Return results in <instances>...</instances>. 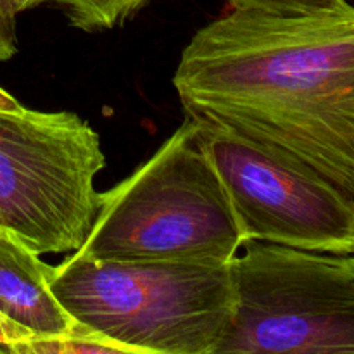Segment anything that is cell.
I'll return each mask as SVG.
<instances>
[{
	"mask_svg": "<svg viewBox=\"0 0 354 354\" xmlns=\"http://www.w3.org/2000/svg\"><path fill=\"white\" fill-rule=\"evenodd\" d=\"M173 86L187 118L306 162L354 197V10H232L190 38Z\"/></svg>",
	"mask_w": 354,
	"mask_h": 354,
	"instance_id": "cell-1",
	"label": "cell"
},
{
	"mask_svg": "<svg viewBox=\"0 0 354 354\" xmlns=\"http://www.w3.org/2000/svg\"><path fill=\"white\" fill-rule=\"evenodd\" d=\"M223 183L182 127L128 178L97 194L90 234L73 254L90 259L230 265L244 245Z\"/></svg>",
	"mask_w": 354,
	"mask_h": 354,
	"instance_id": "cell-2",
	"label": "cell"
},
{
	"mask_svg": "<svg viewBox=\"0 0 354 354\" xmlns=\"http://www.w3.org/2000/svg\"><path fill=\"white\" fill-rule=\"evenodd\" d=\"M50 289L75 322L133 354H216L234 310L230 265L71 252Z\"/></svg>",
	"mask_w": 354,
	"mask_h": 354,
	"instance_id": "cell-3",
	"label": "cell"
},
{
	"mask_svg": "<svg viewBox=\"0 0 354 354\" xmlns=\"http://www.w3.org/2000/svg\"><path fill=\"white\" fill-rule=\"evenodd\" d=\"M216 354H354V254L245 242Z\"/></svg>",
	"mask_w": 354,
	"mask_h": 354,
	"instance_id": "cell-4",
	"label": "cell"
},
{
	"mask_svg": "<svg viewBox=\"0 0 354 354\" xmlns=\"http://www.w3.org/2000/svg\"><path fill=\"white\" fill-rule=\"evenodd\" d=\"M104 166L99 133L78 114L0 111V230L37 254L78 251Z\"/></svg>",
	"mask_w": 354,
	"mask_h": 354,
	"instance_id": "cell-5",
	"label": "cell"
},
{
	"mask_svg": "<svg viewBox=\"0 0 354 354\" xmlns=\"http://www.w3.org/2000/svg\"><path fill=\"white\" fill-rule=\"evenodd\" d=\"M197 138L223 183L244 242L354 254L351 194L306 162L218 124L197 121Z\"/></svg>",
	"mask_w": 354,
	"mask_h": 354,
	"instance_id": "cell-6",
	"label": "cell"
},
{
	"mask_svg": "<svg viewBox=\"0 0 354 354\" xmlns=\"http://www.w3.org/2000/svg\"><path fill=\"white\" fill-rule=\"evenodd\" d=\"M54 266L0 230V313L33 335L68 334L76 322L50 289Z\"/></svg>",
	"mask_w": 354,
	"mask_h": 354,
	"instance_id": "cell-7",
	"label": "cell"
},
{
	"mask_svg": "<svg viewBox=\"0 0 354 354\" xmlns=\"http://www.w3.org/2000/svg\"><path fill=\"white\" fill-rule=\"evenodd\" d=\"M62 7L69 24L78 30L102 31L124 24L149 0H50Z\"/></svg>",
	"mask_w": 354,
	"mask_h": 354,
	"instance_id": "cell-8",
	"label": "cell"
},
{
	"mask_svg": "<svg viewBox=\"0 0 354 354\" xmlns=\"http://www.w3.org/2000/svg\"><path fill=\"white\" fill-rule=\"evenodd\" d=\"M133 354L124 346L116 344L102 335L95 334L85 325L76 322L75 328L68 334L33 335L16 346L14 354Z\"/></svg>",
	"mask_w": 354,
	"mask_h": 354,
	"instance_id": "cell-9",
	"label": "cell"
},
{
	"mask_svg": "<svg viewBox=\"0 0 354 354\" xmlns=\"http://www.w3.org/2000/svg\"><path fill=\"white\" fill-rule=\"evenodd\" d=\"M234 10H259L282 16L301 14H349L354 7L348 0H227Z\"/></svg>",
	"mask_w": 354,
	"mask_h": 354,
	"instance_id": "cell-10",
	"label": "cell"
},
{
	"mask_svg": "<svg viewBox=\"0 0 354 354\" xmlns=\"http://www.w3.org/2000/svg\"><path fill=\"white\" fill-rule=\"evenodd\" d=\"M16 50V17L10 16L0 3V61H9Z\"/></svg>",
	"mask_w": 354,
	"mask_h": 354,
	"instance_id": "cell-11",
	"label": "cell"
},
{
	"mask_svg": "<svg viewBox=\"0 0 354 354\" xmlns=\"http://www.w3.org/2000/svg\"><path fill=\"white\" fill-rule=\"evenodd\" d=\"M30 337H33L31 332L19 327V325H16L14 322L7 320V318L0 313V354H14L16 346Z\"/></svg>",
	"mask_w": 354,
	"mask_h": 354,
	"instance_id": "cell-12",
	"label": "cell"
},
{
	"mask_svg": "<svg viewBox=\"0 0 354 354\" xmlns=\"http://www.w3.org/2000/svg\"><path fill=\"white\" fill-rule=\"evenodd\" d=\"M45 2H50V0H0L3 9L14 17H17V14L24 12V10L33 9V7L41 6Z\"/></svg>",
	"mask_w": 354,
	"mask_h": 354,
	"instance_id": "cell-13",
	"label": "cell"
},
{
	"mask_svg": "<svg viewBox=\"0 0 354 354\" xmlns=\"http://www.w3.org/2000/svg\"><path fill=\"white\" fill-rule=\"evenodd\" d=\"M21 104L14 99L10 93H7L6 90L0 88V111H19Z\"/></svg>",
	"mask_w": 354,
	"mask_h": 354,
	"instance_id": "cell-14",
	"label": "cell"
}]
</instances>
